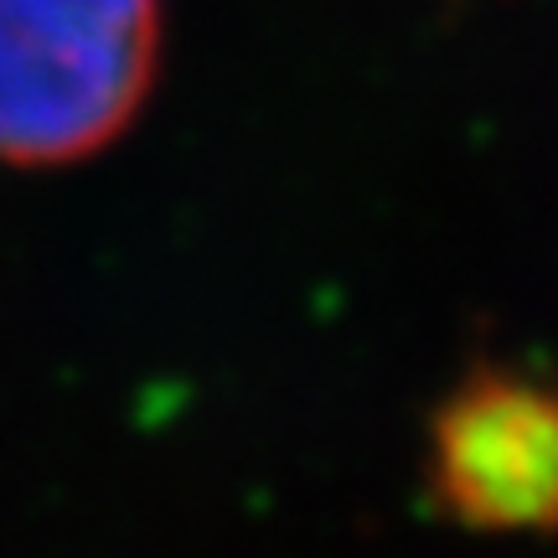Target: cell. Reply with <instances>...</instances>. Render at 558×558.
Masks as SVG:
<instances>
[{
	"label": "cell",
	"instance_id": "2",
	"mask_svg": "<svg viewBox=\"0 0 558 558\" xmlns=\"http://www.w3.org/2000/svg\"><path fill=\"white\" fill-rule=\"evenodd\" d=\"M424 486L445 518L481 538L558 533V383L481 362L435 403Z\"/></svg>",
	"mask_w": 558,
	"mask_h": 558
},
{
	"label": "cell",
	"instance_id": "1",
	"mask_svg": "<svg viewBox=\"0 0 558 558\" xmlns=\"http://www.w3.org/2000/svg\"><path fill=\"white\" fill-rule=\"evenodd\" d=\"M160 0H0V166H73L135 124Z\"/></svg>",
	"mask_w": 558,
	"mask_h": 558
}]
</instances>
